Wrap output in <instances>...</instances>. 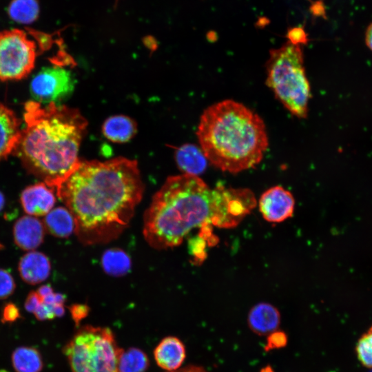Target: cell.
Instances as JSON below:
<instances>
[{"label": "cell", "mask_w": 372, "mask_h": 372, "mask_svg": "<svg viewBox=\"0 0 372 372\" xmlns=\"http://www.w3.org/2000/svg\"><path fill=\"white\" fill-rule=\"evenodd\" d=\"M287 335L285 333L280 331H275L268 335L267 345L266 349L280 348L287 344Z\"/></svg>", "instance_id": "4316f807"}, {"label": "cell", "mask_w": 372, "mask_h": 372, "mask_svg": "<svg viewBox=\"0 0 372 372\" xmlns=\"http://www.w3.org/2000/svg\"><path fill=\"white\" fill-rule=\"evenodd\" d=\"M41 302V299L37 292L32 291L26 297L24 307L27 311L34 313Z\"/></svg>", "instance_id": "f1b7e54d"}, {"label": "cell", "mask_w": 372, "mask_h": 372, "mask_svg": "<svg viewBox=\"0 0 372 372\" xmlns=\"http://www.w3.org/2000/svg\"><path fill=\"white\" fill-rule=\"evenodd\" d=\"M21 131L20 121L14 112L0 102V162L12 154Z\"/></svg>", "instance_id": "9a60e30c"}, {"label": "cell", "mask_w": 372, "mask_h": 372, "mask_svg": "<svg viewBox=\"0 0 372 372\" xmlns=\"http://www.w3.org/2000/svg\"><path fill=\"white\" fill-rule=\"evenodd\" d=\"M37 45L22 30L0 32V80H20L34 67Z\"/></svg>", "instance_id": "52a82bcc"}, {"label": "cell", "mask_w": 372, "mask_h": 372, "mask_svg": "<svg viewBox=\"0 0 372 372\" xmlns=\"http://www.w3.org/2000/svg\"><path fill=\"white\" fill-rule=\"evenodd\" d=\"M192 240L190 243L192 255H194L195 260L202 262L206 256L205 246L207 242L199 236Z\"/></svg>", "instance_id": "484cf974"}, {"label": "cell", "mask_w": 372, "mask_h": 372, "mask_svg": "<svg viewBox=\"0 0 372 372\" xmlns=\"http://www.w3.org/2000/svg\"><path fill=\"white\" fill-rule=\"evenodd\" d=\"M11 359L16 372H41L43 368L41 353L32 347H17L12 352Z\"/></svg>", "instance_id": "d6986e66"}, {"label": "cell", "mask_w": 372, "mask_h": 372, "mask_svg": "<svg viewBox=\"0 0 372 372\" xmlns=\"http://www.w3.org/2000/svg\"><path fill=\"white\" fill-rule=\"evenodd\" d=\"M16 285L12 276L6 269L0 268V300L8 298L14 291Z\"/></svg>", "instance_id": "cb8c5ba5"}, {"label": "cell", "mask_w": 372, "mask_h": 372, "mask_svg": "<svg viewBox=\"0 0 372 372\" xmlns=\"http://www.w3.org/2000/svg\"><path fill=\"white\" fill-rule=\"evenodd\" d=\"M266 71V83L276 99L293 115L307 118L311 88L300 45L288 41L271 50Z\"/></svg>", "instance_id": "5b68a950"}, {"label": "cell", "mask_w": 372, "mask_h": 372, "mask_svg": "<svg viewBox=\"0 0 372 372\" xmlns=\"http://www.w3.org/2000/svg\"><path fill=\"white\" fill-rule=\"evenodd\" d=\"M41 299L49 293L53 292V289L50 285H43L41 286L37 291Z\"/></svg>", "instance_id": "1f68e13d"}, {"label": "cell", "mask_w": 372, "mask_h": 372, "mask_svg": "<svg viewBox=\"0 0 372 372\" xmlns=\"http://www.w3.org/2000/svg\"><path fill=\"white\" fill-rule=\"evenodd\" d=\"M40 8L37 0H12L8 8L11 19L22 24H30L37 19Z\"/></svg>", "instance_id": "ffe728a7"}, {"label": "cell", "mask_w": 372, "mask_h": 372, "mask_svg": "<svg viewBox=\"0 0 372 372\" xmlns=\"http://www.w3.org/2000/svg\"><path fill=\"white\" fill-rule=\"evenodd\" d=\"M71 73L62 67L54 65L41 70L32 79L30 93L34 101L43 105L59 104L74 89Z\"/></svg>", "instance_id": "ba28073f"}, {"label": "cell", "mask_w": 372, "mask_h": 372, "mask_svg": "<svg viewBox=\"0 0 372 372\" xmlns=\"http://www.w3.org/2000/svg\"><path fill=\"white\" fill-rule=\"evenodd\" d=\"M123 349L107 327L85 325L63 349L71 372H118Z\"/></svg>", "instance_id": "8992f818"}, {"label": "cell", "mask_w": 372, "mask_h": 372, "mask_svg": "<svg viewBox=\"0 0 372 372\" xmlns=\"http://www.w3.org/2000/svg\"><path fill=\"white\" fill-rule=\"evenodd\" d=\"M84 245L106 243L126 229L141 200L143 183L136 161H79L55 189Z\"/></svg>", "instance_id": "6da1fadb"}, {"label": "cell", "mask_w": 372, "mask_h": 372, "mask_svg": "<svg viewBox=\"0 0 372 372\" xmlns=\"http://www.w3.org/2000/svg\"><path fill=\"white\" fill-rule=\"evenodd\" d=\"M118 0H115V3H114V7H116L117 4H118Z\"/></svg>", "instance_id": "e575fe53"}, {"label": "cell", "mask_w": 372, "mask_h": 372, "mask_svg": "<svg viewBox=\"0 0 372 372\" xmlns=\"http://www.w3.org/2000/svg\"><path fill=\"white\" fill-rule=\"evenodd\" d=\"M171 372H207L203 367L195 366V365H189L185 367L180 368L176 371Z\"/></svg>", "instance_id": "4dcf8cb0"}, {"label": "cell", "mask_w": 372, "mask_h": 372, "mask_svg": "<svg viewBox=\"0 0 372 372\" xmlns=\"http://www.w3.org/2000/svg\"><path fill=\"white\" fill-rule=\"evenodd\" d=\"M149 366L147 354L142 350L132 347L121 353L118 372H145Z\"/></svg>", "instance_id": "7402d4cb"}, {"label": "cell", "mask_w": 372, "mask_h": 372, "mask_svg": "<svg viewBox=\"0 0 372 372\" xmlns=\"http://www.w3.org/2000/svg\"><path fill=\"white\" fill-rule=\"evenodd\" d=\"M355 351L361 364L372 369V326L359 338Z\"/></svg>", "instance_id": "603a6c76"}, {"label": "cell", "mask_w": 372, "mask_h": 372, "mask_svg": "<svg viewBox=\"0 0 372 372\" xmlns=\"http://www.w3.org/2000/svg\"><path fill=\"white\" fill-rule=\"evenodd\" d=\"M289 41L296 44L305 43L307 41V34L302 28L296 27L290 29L287 32Z\"/></svg>", "instance_id": "83f0119b"}, {"label": "cell", "mask_w": 372, "mask_h": 372, "mask_svg": "<svg viewBox=\"0 0 372 372\" xmlns=\"http://www.w3.org/2000/svg\"><path fill=\"white\" fill-rule=\"evenodd\" d=\"M230 187L211 189L198 176L168 178L153 197L143 218V235L158 249L179 245L190 231L231 228Z\"/></svg>", "instance_id": "7a4b0ae2"}, {"label": "cell", "mask_w": 372, "mask_h": 372, "mask_svg": "<svg viewBox=\"0 0 372 372\" xmlns=\"http://www.w3.org/2000/svg\"><path fill=\"white\" fill-rule=\"evenodd\" d=\"M72 318L76 326L88 313V307L83 304H73L70 308Z\"/></svg>", "instance_id": "f546056e"}, {"label": "cell", "mask_w": 372, "mask_h": 372, "mask_svg": "<svg viewBox=\"0 0 372 372\" xmlns=\"http://www.w3.org/2000/svg\"><path fill=\"white\" fill-rule=\"evenodd\" d=\"M43 223L45 230L56 237L66 238L74 231L73 216L66 207L53 208L45 216Z\"/></svg>", "instance_id": "ac0fdd59"}, {"label": "cell", "mask_w": 372, "mask_h": 372, "mask_svg": "<svg viewBox=\"0 0 372 372\" xmlns=\"http://www.w3.org/2000/svg\"><path fill=\"white\" fill-rule=\"evenodd\" d=\"M295 200L290 192L281 186L272 187L259 199V209L262 217L270 223H281L291 217Z\"/></svg>", "instance_id": "9c48e42d"}, {"label": "cell", "mask_w": 372, "mask_h": 372, "mask_svg": "<svg viewBox=\"0 0 372 372\" xmlns=\"http://www.w3.org/2000/svg\"><path fill=\"white\" fill-rule=\"evenodd\" d=\"M176 161L178 167L185 174L198 176L207 166V158L196 145L185 144L177 149Z\"/></svg>", "instance_id": "2e32d148"}, {"label": "cell", "mask_w": 372, "mask_h": 372, "mask_svg": "<svg viewBox=\"0 0 372 372\" xmlns=\"http://www.w3.org/2000/svg\"><path fill=\"white\" fill-rule=\"evenodd\" d=\"M0 372H8V371H6L5 370H1Z\"/></svg>", "instance_id": "d590c367"}, {"label": "cell", "mask_w": 372, "mask_h": 372, "mask_svg": "<svg viewBox=\"0 0 372 372\" xmlns=\"http://www.w3.org/2000/svg\"><path fill=\"white\" fill-rule=\"evenodd\" d=\"M104 271L114 276L125 274L131 267V260L123 250L117 248L110 249L104 252L101 258Z\"/></svg>", "instance_id": "44dd1931"}, {"label": "cell", "mask_w": 372, "mask_h": 372, "mask_svg": "<svg viewBox=\"0 0 372 372\" xmlns=\"http://www.w3.org/2000/svg\"><path fill=\"white\" fill-rule=\"evenodd\" d=\"M25 125L12 152L28 173L53 188L74 169L87 122L76 108L25 103Z\"/></svg>", "instance_id": "3957f363"}, {"label": "cell", "mask_w": 372, "mask_h": 372, "mask_svg": "<svg viewBox=\"0 0 372 372\" xmlns=\"http://www.w3.org/2000/svg\"><path fill=\"white\" fill-rule=\"evenodd\" d=\"M45 231L43 223L37 217L23 216L17 219L14 225V242L24 251H33L43 242Z\"/></svg>", "instance_id": "8fae6325"}, {"label": "cell", "mask_w": 372, "mask_h": 372, "mask_svg": "<svg viewBox=\"0 0 372 372\" xmlns=\"http://www.w3.org/2000/svg\"><path fill=\"white\" fill-rule=\"evenodd\" d=\"M2 248V245L0 244V249Z\"/></svg>", "instance_id": "8d00e7d4"}, {"label": "cell", "mask_w": 372, "mask_h": 372, "mask_svg": "<svg viewBox=\"0 0 372 372\" xmlns=\"http://www.w3.org/2000/svg\"><path fill=\"white\" fill-rule=\"evenodd\" d=\"M51 265L44 254L30 251L23 255L18 265V271L22 280L32 285L39 284L50 276Z\"/></svg>", "instance_id": "4fadbf2b"}, {"label": "cell", "mask_w": 372, "mask_h": 372, "mask_svg": "<svg viewBox=\"0 0 372 372\" xmlns=\"http://www.w3.org/2000/svg\"><path fill=\"white\" fill-rule=\"evenodd\" d=\"M249 329L258 335H269L277 331L280 324V314L273 305L260 302L249 311L247 318Z\"/></svg>", "instance_id": "5bb4252c"}, {"label": "cell", "mask_w": 372, "mask_h": 372, "mask_svg": "<svg viewBox=\"0 0 372 372\" xmlns=\"http://www.w3.org/2000/svg\"><path fill=\"white\" fill-rule=\"evenodd\" d=\"M5 204V198L3 194L0 192V211L3 208Z\"/></svg>", "instance_id": "836d02e7"}, {"label": "cell", "mask_w": 372, "mask_h": 372, "mask_svg": "<svg viewBox=\"0 0 372 372\" xmlns=\"http://www.w3.org/2000/svg\"><path fill=\"white\" fill-rule=\"evenodd\" d=\"M55 191L44 182L27 186L20 196L24 211L29 216H45L56 203Z\"/></svg>", "instance_id": "30bf717a"}, {"label": "cell", "mask_w": 372, "mask_h": 372, "mask_svg": "<svg viewBox=\"0 0 372 372\" xmlns=\"http://www.w3.org/2000/svg\"><path fill=\"white\" fill-rule=\"evenodd\" d=\"M102 131L108 140L114 143H125L135 135L136 124L127 116L115 115L105 121Z\"/></svg>", "instance_id": "e0dca14e"}, {"label": "cell", "mask_w": 372, "mask_h": 372, "mask_svg": "<svg viewBox=\"0 0 372 372\" xmlns=\"http://www.w3.org/2000/svg\"><path fill=\"white\" fill-rule=\"evenodd\" d=\"M365 43L367 47L372 50V23L368 26L365 32Z\"/></svg>", "instance_id": "d6a6232c"}, {"label": "cell", "mask_w": 372, "mask_h": 372, "mask_svg": "<svg viewBox=\"0 0 372 372\" xmlns=\"http://www.w3.org/2000/svg\"><path fill=\"white\" fill-rule=\"evenodd\" d=\"M196 134L207 160L232 174L256 167L269 145L262 119L231 99L207 107L200 117Z\"/></svg>", "instance_id": "277c9868"}, {"label": "cell", "mask_w": 372, "mask_h": 372, "mask_svg": "<svg viewBox=\"0 0 372 372\" xmlns=\"http://www.w3.org/2000/svg\"><path fill=\"white\" fill-rule=\"evenodd\" d=\"M185 357V345L175 336L164 338L154 350V358L157 365L165 372L180 369Z\"/></svg>", "instance_id": "7c38bea8"}, {"label": "cell", "mask_w": 372, "mask_h": 372, "mask_svg": "<svg viewBox=\"0 0 372 372\" xmlns=\"http://www.w3.org/2000/svg\"><path fill=\"white\" fill-rule=\"evenodd\" d=\"M20 318V311L15 304L12 302H8L4 305L1 313V322H14Z\"/></svg>", "instance_id": "d4e9b609"}]
</instances>
